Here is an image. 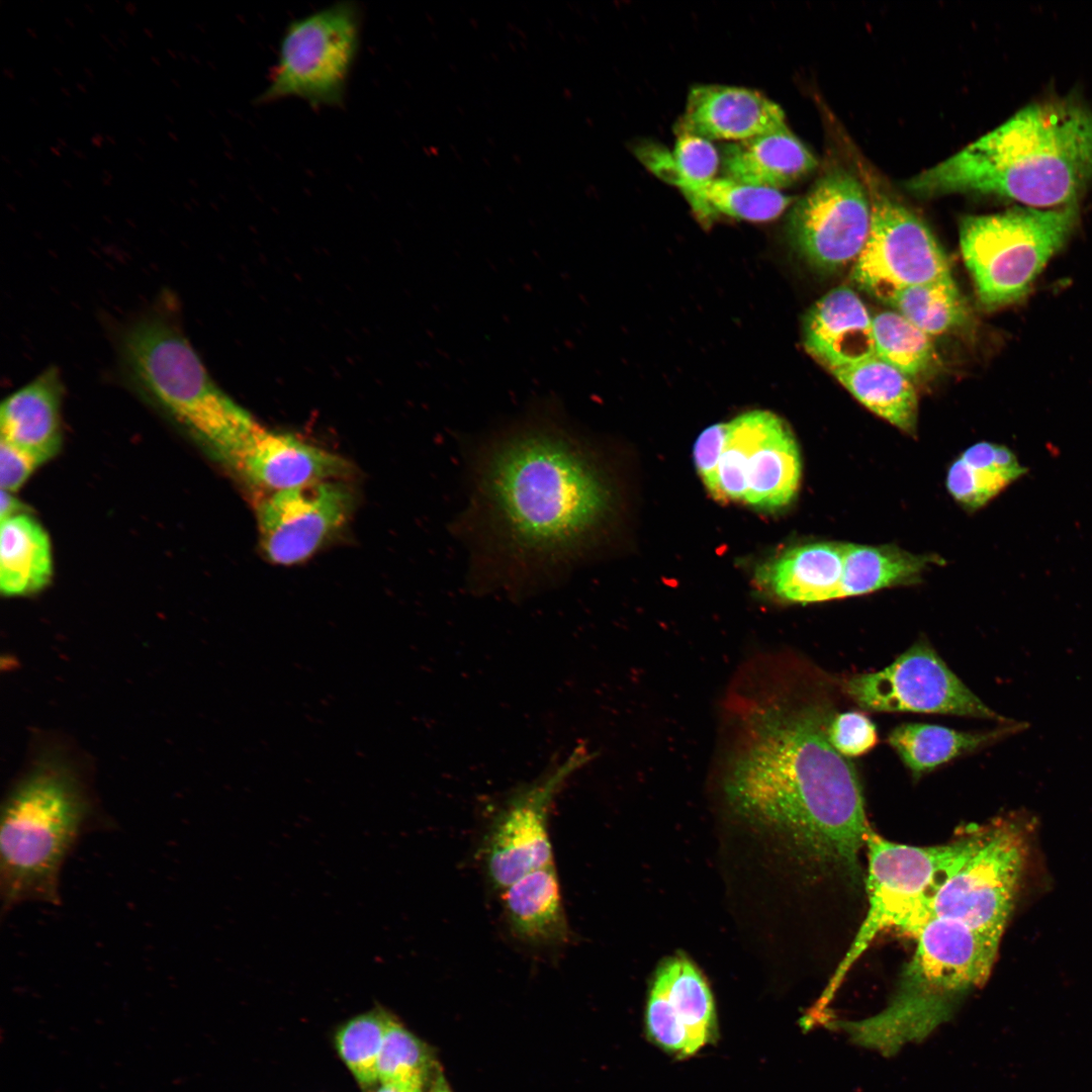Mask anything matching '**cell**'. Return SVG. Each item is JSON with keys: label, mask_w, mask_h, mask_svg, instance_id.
Segmentation results:
<instances>
[{"label": "cell", "mask_w": 1092, "mask_h": 1092, "mask_svg": "<svg viewBox=\"0 0 1092 1092\" xmlns=\"http://www.w3.org/2000/svg\"><path fill=\"white\" fill-rule=\"evenodd\" d=\"M361 23V8L353 1L291 21L257 103L298 98L313 108L342 106L359 52Z\"/></svg>", "instance_id": "11"}, {"label": "cell", "mask_w": 1092, "mask_h": 1092, "mask_svg": "<svg viewBox=\"0 0 1092 1092\" xmlns=\"http://www.w3.org/2000/svg\"><path fill=\"white\" fill-rule=\"evenodd\" d=\"M590 758L579 745L542 775L515 789L493 814L482 841L489 883L504 891L536 870L554 863L549 834L551 806L566 781Z\"/></svg>", "instance_id": "12"}, {"label": "cell", "mask_w": 1092, "mask_h": 1092, "mask_svg": "<svg viewBox=\"0 0 1092 1092\" xmlns=\"http://www.w3.org/2000/svg\"><path fill=\"white\" fill-rule=\"evenodd\" d=\"M482 445L463 518L476 579L523 595L574 566L610 489L558 404H535Z\"/></svg>", "instance_id": "1"}, {"label": "cell", "mask_w": 1092, "mask_h": 1092, "mask_svg": "<svg viewBox=\"0 0 1092 1092\" xmlns=\"http://www.w3.org/2000/svg\"><path fill=\"white\" fill-rule=\"evenodd\" d=\"M1092 186V112L1075 98L1025 106L906 182L920 196L975 193L1033 208L1074 205Z\"/></svg>", "instance_id": "3"}, {"label": "cell", "mask_w": 1092, "mask_h": 1092, "mask_svg": "<svg viewBox=\"0 0 1092 1092\" xmlns=\"http://www.w3.org/2000/svg\"><path fill=\"white\" fill-rule=\"evenodd\" d=\"M803 344L829 372L858 363L876 355L873 316L851 288L838 286L808 310Z\"/></svg>", "instance_id": "20"}, {"label": "cell", "mask_w": 1092, "mask_h": 1092, "mask_svg": "<svg viewBox=\"0 0 1092 1092\" xmlns=\"http://www.w3.org/2000/svg\"><path fill=\"white\" fill-rule=\"evenodd\" d=\"M1077 219L1075 204L1044 210L1017 206L965 217L961 251L982 305L996 309L1022 299Z\"/></svg>", "instance_id": "8"}, {"label": "cell", "mask_w": 1092, "mask_h": 1092, "mask_svg": "<svg viewBox=\"0 0 1092 1092\" xmlns=\"http://www.w3.org/2000/svg\"><path fill=\"white\" fill-rule=\"evenodd\" d=\"M693 458L712 497L776 512L796 497L802 475L798 442L778 415L755 410L706 428Z\"/></svg>", "instance_id": "7"}, {"label": "cell", "mask_w": 1092, "mask_h": 1092, "mask_svg": "<svg viewBox=\"0 0 1092 1092\" xmlns=\"http://www.w3.org/2000/svg\"><path fill=\"white\" fill-rule=\"evenodd\" d=\"M876 356L910 379L929 372L937 364L931 337L902 314L886 310L873 316Z\"/></svg>", "instance_id": "32"}, {"label": "cell", "mask_w": 1092, "mask_h": 1092, "mask_svg": "<svg viewBox=\"0 0 1092 1092\" xmlns=\"http://www.w3.org/2000/svg\"><path fill=\"white\" fill-rule=\"evenodd\" d=\"M376 1092H423V1089L400 1084L384 1083L381 1084V1087Z\"/></svg>", "instance_id": "39"}, {"label": "cell", "mask_w": 1092, "mask_h": 1092, "mask_svg": "<svg viewBox=\"0 0 1092 1092\" xmlns=\"http://www.w3.org/2000/svg\"><path fill=\"white\" fill-rule=\"evenodd\" d=\"M871 222L872 203L864 188L851 173L834 168L795 203L788 230L811 265L834 271L856 261Z\"/></svg>", "instance_id": "15"}, {"label": "cell", "mask_w": 1092, "mask_h": 1092, "mask_svg": "<svg viewBox=\"0 0 1092 1092\" xmlns=\"http://www.w3.org/2000/svg\"><path fill=\"white\" fill-rule=\"evenodd\" d=\"M1026 472L1008 447L983 441L968 447L950 464L946 488L966 510L976 511Z\"/></svg>", "instance_id": "28"}, {"label": "cell", "mask_w": 1092, "mask_h": 1092, "mask_svg": "<svg viewBox=\"0 0 1092 1092\" xmlns=\"http://www.w3.org/2000/svg\"><path fill=\"white\" fill-rule=\"evenodd\" d=\"M38 467L29 456L0 441V485L1 489L15 492Z\"/></svg>", "instance_id": "37"}, {"label": "cell", "mask_w": 1092, "mask_h": 1092, "mask_svg": "<svg viewBox=\"0 0 1092 1092\" xmlns=\"http://www.w3.org/2000/svg\"><path fill=\"white\" fill-rule=\"evenodd\" d=\"M724 177L771 189L791 186L814 171L815 156L788 126L723 147Z\"/></svg>", "instance_id": "23"}, {"label": "cell", "mask_w": 1092, "mask_h": 1092, "mask_svg": "<svg viewBox=\"0 0 1092 1092\" xmlns=\"http://www.w3.org/2000/svg\"><path fill=\"white\" fill-rule=\"evenodd\" d=\"M353 504L351 490L339 479L268 494L257 507L263 551L279 565L306 560L346 523Z\"/></svg>", "instance_id": "16"}, {"label": "cell", "mask_w": 1092, "mask_h": 1092, "mask_svg": "<svg viewBox=\"0 0 1092 1092\" xmlns=\"http://www.w3.org/2000/svg\"><path fill=\"white\" fill-rule=\"evenodd\" d=\"M1021 728L1019 723L989 731H962L949 727L904 723L894 728L888 743L914 779L1008 736Z\"/></svg>", "instance_id": "27"}, {"label": "cell", "mask_w": 1092, "mask_h": 1092, "mask_svg": "<svg viewBox=\"0 0 1092 1092\" xmlns=\"http://www.w3.org/2000/svg\"><path fill=\"white\" fill-rule=\"evenodd\" d=\"M960 845L961 837L945 844L914 846L890 841L873 828L869 831L867 914L810 1016L824 1015L848 972L880 933L898 928L909 934L926 917L930 896Z\"/></svg>", "instance_id": "9"}, {"label": "cell", "mask_w": 1092, "mask_h": 1092, "mask_svg": "<svg viewBox=\"0 0 1092 1092\" xmlns=\"http://www.w3.org/2000/svg\"><path fill=\"white\" fill-rule=\"evenodd\" d=\"M842 690L863 710L942 714L1012 723L989 708L926 640L885 668L850 675Z\"/></svg>", "instance_id": "13"}, {"label": "cell", "mask_w": 1092, "mask_h": 1092, "mask_svg": "<svg viewBox=\"0 0 1092 1092\" xmlns=\"http://www.w3.org/2000/svg\"><path fill=\"white\" fill-rule=\"evenodd\" d=\"M26 512L25 506L14 495L13 492L1 489L0 492V518L1 521L20 513Z\"/></svg>", "instance_id": "38"}, {"label": "cell", "mask_w": 1092, "mask_h": 1092, "mask_svg": "<svg viewBox=\"0 0 1092 1092\" xmlns=\"http://www.w3.org/2000/svg\"><path fill=\"white\" fill-rule=\"evenodd\" d=\"M433 1064L428 1046L392 1017L378 1059V1082L423 1089Z\"/></svg>", "instance_id": "34"}, {"label": "cell", "mask_w": 1092, "mask_h": 1092, "mask_svg": "<svg viewBox=\"0 0 1092 1092\" xmlns=\"http://www.w3.org/2000/svg\"><path fill=\"white\" fill-rule=\"evenodd\" d=\"M871 203L869 238L851 272L861 289L888 303L906 287L951 276L943 249L919 217L883 194Z\"/></svg>", "instance_id": "14"}, {"label": "cell", "mask_w": 1092, "mask_h": 1092, "mask_svg": "<svg viewBox=\"0 0 1092 1092\" xmlns=\"http://www.w3.org/2000/svg\"><path fill=\"white\" fill-rule=\"evenodd\" d=\"M64 385L57 367L50 366L9 394L0 408V441L34 460H51L62 446Z\"/></svg>", "instance_id": "21"}, {"label": "cell", "mask_w": 1092, "mask_h": 1092, "mask_svg": "<svg viewBox=\"0 0 1092 1092\" xmlns=\"http://www.w3.org/2000/svg\"><path fill=\"white\" fill-rule=\"evenodd\" d=\"M503 912L512 934L533 947L565 944L570 928L554 863L522 877L502 891Z\"/></svg>", "instance_id": "24"}, {"label": "cell", "mask_w": 1092, "mask_h": 1092, "mask_svg": "<svg viewBox=\"0 0 1092 1092\" xmlns=\"http://www.w3.org/2000/svg\"><path fill=\"white\" fill-rule=\"evenodd\" d=\"M830 372L872 413L914 435L918 396L911 379L902 371L875 355Z\"/></svg>", "instance_id": "25"}, {"label": "cell", "mask_w": 1092, "mask_h": 1092, "mask_svg": "<svg viewBox=\"0 0 1092 1092\" xmlns=\"http://www.w3.org/2000/svg\"><path fill=\"white\" fill-rule=\"evenodd\" d=\"M53 576L50 538L40 523L24 512L1 521L0 590L8 598L43 589Z\"/></svg>", "instance_id": "26"}, {"label": "cell", "mask_w": 1092, "mask_h": 1092, "mask_svg": "<svg viewBox=\"0 0 1092 1092\" xmlns=\"http://www.w3.org/2000/svg\"><path fill=\"white\" fill-rule=\"evenodd\" d=\"M747 712L724 782L732 808L813 857L855 870L872 827L855 767L828 739L832 706L774 697Z\"/></svg>", "instance_id": "2"}, {"label": "cell", "mask_w": 1092, "mask_h": 1092, "mask_svg": "<svg viewBox=\"0 0 1092 1092\" xmlns=\"http://www.w3.org/2000/svg\"><path fill=\"white\" fill-rule=\"evenodd\" d=\"M827 734L831 745L847 758L868 753L878 742L876 725L864 713L857 711L835 713Z\"/></svg>", "instance_id": "36"}, {"label": "cell", "mask_w": 1092, "mask_h": 1092, "mask_svg": "<svg viewBox=\"0 0 1092 1092\" xmlns=\"http://www.w3.org/2000/svg\"><path fill=\"white\" fill-rule=\"evenodd\" d=\"M844 543L814 542L787 549L761 566L759 581L778 600L811 604L840 599Z\"/></svg>", "instance_id": "22"}, {"label": "cell", "mask_w": 1092, "mask_h": 1092, "mask_svg": "<svg viewBox=\"0 0 1092 1092\" xmlns=\"http://www.w3.org/2000/svg\"><path fill=\"white\" fill-rule=\"evenodd\" d=\"M433 1092H450L442 1077L436 1082Z\"/></svg>", "instance_id": "40"}, {"label": "cell", "mask_w": 1092, "mask_h": 1092, "mask_svg": "<svg viewBox=\"0 0 1092 1092\" xmlns=\"http://www.w3.org/2000/svg\"><path fill=\"white\" fill-rule=\"evenodd\" d=\"M649 1039L684 1059L717 1037V1018L709 985L685 956L664 960L652 980L646 1008Z\"/></svg>", "instance_id": "17"}, {"label": "cell", "mask_w": 1092, "mask_h": 1092, "mask_svg": "<svg viewBox=\"0 0 1092 1092\" xmlns=\"http://www.w3.org/2000/svg\"><path fill=\"white\" fill-rule=\"evenodd\" d=\"M909 934L916 948L887 1006L873 1016L833 1024L852 1042L885 1056L921 1041L950 1019L963 998L987 981L1001 940L959 920L932 915Z\"/></svg>", "instance_id": "5"}, {"label": "cell", "mask_w": 1092, "mask_h": 1092, "mask_svg": "<svg viewBox=\"0 0 1092 1092\" xmlns=\"http://www.w3.org/2000/svg\"><path fill=\"white\" fill-rule=\"evenodd\" d=\"M680 191L704 222L721 215L768 221L780 216L794 200L781 190L744 184L727 177L714 178Z\"/></svg>", "instance_id": "30"}, {"label": "cell", "mask_w": 1092, "mask_h": 1092, "mask_svg": "<svg viewBox=\"0 0 1092 1092\" xmlns=\"http://www.w3.org/2000/svg\"><path fill=\"white\" fill-rule=\"evenodd\" d=\"M230 466L250 483L272 492L339 479L349 470L346 460L337 454L260 425L236 453Z\"/></svg>", "instance_id": "18"}, {"label": "cell", "mask_w": 1092, "mask_h": 1092, "mask_svg": "<svg viewBox=\"0 0 1092 1092\" xmlns=\"http://www.w3.org/2000/svg\"><path fill=\"white\" fill-rule=\"evenodd\" d=\"M391 1019L376 1008L352 1018L336 1034L339 1055L364 1088L378 1082V1059Z\"/></svg>", "instance_id": "33"}, {"label": "cell", "mask_w": 1092, "mask_h": 1092, "mask_svg": "<svg viewBox=\"0 0 1092 1092\" xmlns=\"http://www.w3.org/2000/svg\"><path fill=\"white\" fill-rule=\"evenodd\" d=\"M786 126L782 107L760 92L706 84L690 90L676 130L710 141L739 142Z\"/></svg>", "instance_id": "19"}, {"label": "cell", "mask_w": 1092, "mask_h": 1092, "mask_svg": "<svg viewBox=\"0 0 1092 1092\" xmlns=\"http://www.w3.org/2000/svg\"><path fill=\"white\" fill-rule=\"evenodd\" d=\"M118 351L129 386L230 465L259 424L216 385L177 325L143 316L122 333Z\"/></svg>", "instance_id": "6"}, {"label": "cell", "mask_w": 1092, "mask_h": 1092, "mask_svg": "<svg viewBox=\"0 0 1092 1092\" xmlns=\"http://www.w3.org/2000/svg\"><path fill=\"white\" fill-rule=\"evenodd\" d=\"M888 304L930 337L963 326L970 315L952 276L906 287Z\"/></svg>", "instance_id": "31"}, {"label": "cell", "mask_w": 1092, "mask_h": 1092, "mask_svg": "<svg viewBox=\"0 0 1092 1092\" xmlns=\"http://www.w3.org/2000/svg\"><path fill=\"white\" fill-rule=\"evenodd\" d=\"M671 152V170L667 183L680 190L715 178L721 157L712 142L703 136L677 132Z\"/></svg>", "instance_id": "35"}, {"label": "cell", "mask_w": 1092, "mask_h": 1092, "mask_svg": "<svg viewBox=\"0 0 1092 1092\" xmlns=\"http://www.w3.org/2000/svg\"><path fill=\"white\" fill-rule=\"evenodd\" d=\"M94 817V803L73 763L57 750L39 752L2 805V914L24 902L60 904L62 868Z\"/></svg>", "instance_id": "4"}, {"label": "cell", "mask_w": 1092, "mask_h": 1092, "mask_svg": "<svg viewBox=\"0 0 1092 1092\" xmlns=\"http://www.w3.org/2000/svg\"><path fill=\"white\" fill-rule=\"evenodd\" d=\"M1026 840L1017 824L999 819L961 837L927 914L951 918L1001 938L1013 910L1025 864Z\"/></svg>", "instance_id": "10"}, {"label": "cell", "mask_w": 1092, "mask_h": 1092, "mask_svg": "<svg viewBox=\"0 0 1092 1092\" xmlns=\"http://www.w3.org/2000/svg\"><path fill=\"white\" fill-rule=\"evenodd\" d=\"M936 558L892 545L844 543L840 599L915 583Z\"/></svg>", "instance_id": "29"}]
</instances>
